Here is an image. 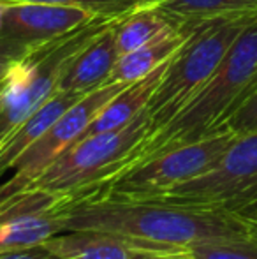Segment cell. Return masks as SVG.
Instances as JSON below:
<instances>
[{"instance_id": "cell-1", "label": "cell", "mask_w": 257, "mask_h": 259, "mask_svg": "<svg viewBox=\"0 0 257 259\" xmlns=\"http://www.w3.org/2000/svg\"><path fill=\"white\" fill-rule=\"evenodd\" d=\"M62 231L108 233L134 249H185L257 235V215L182 203L72 196L60 210Z\"/></svg>"}, {"instance_id": "cell-2", "label": "cell", "mask_w": 257, "mask_h": 259, "mask_svg": "<svg viewBox=\"0 0 257 259\" xmlns=\"http://www.w3.org/2000/svg\"><path fill=\"white\" fill-rule=\"evenodd\" d=\"M255 89L257 18L234 41L204 87L164 127L143 138L122 171L146 162L162 152L202 140L224 129V123L231 113Z\"/></svg>"}, {"instance_id": "cell-3", "label": "cell", "mask_w": 257, "mask_h": 259, "mask_svg": "<svg viewBox=\"0 0 257 259\" xmlns=\"http://www.w3.org/2000/svg\"><path fill=\"white\" fill-rule=\"evenodd\" d=\"M255 18L257 13L199 21L189 41L171 58L146 106L150 115L148 134L164 127L204 87L234 41Z\"/></svg>"}, {"instance_id": "cell-4", "label": "cell", "mask_w": 257, "mask_h": 259, "mask_svg": "<svg viewBox=\"0 0 257 259\" xmlns=\"http://www.w3.org/2000/svg\"><path fill=\"white\" fill-rule=\"evenodd\" d=\"M122 18H93L76 30L14 58L0 79V145L59 90L65 65L106 27Z\"/></svg>"}, {"instance_id": "cell-5", "label": "cell", "mask_w": 257, "mask_h": 259, "mask_svg": "<svg viewBox=\"0 0 257 259\" xmlns=\"http://www.w3.org/2000/svg\"><path fill=\"white\" fill-rule=\"evenodd\" d=\"M148 131L150 115L144 109L120 129L81 138L57 157L28 187L55 194H83L120 173Z\"/></svg>"}, {"instance_id": "cell-6", "label": "cell", "mask_w": 257, "mask_h": 259, "mask_svg": "<svg viewBox=\"0 0 257 259\" xmlns=\"http://www.w3.org/2000/svg\"><path fill=\"white\" fill-rule=\"evenodd\" d=\"M234 140L236 134L220 129L202 140L162 152L78 196H99L127 201L155 199L206 173Z\"/></svg>"}, {"instance_id": "cell-7", "label": "cell", "mask_w": 257, "mask_h": 259, "mask_svg": "<svg viewBox=\"0 0 257 259\" xmlns=\"http://www.w3.org/2000/svg\"><path fill=\"white\" fill-rule=\"evenodd\" d=\"M155 199L257 215V131L236 136L206 173Z\"/></svg>"}, {"instance_id": "cell-8", "label": "cell", "mask_w": 257, "mask_h": 259, "mask_svg": "<svg viewBox=\"0 0 257 259\" xmlns=\"http://www.w3.org/2000/svg\"><path fill=\"white\" fill-rule=\"evenodd\" d=\"M129 83H104L85 94L14 164V175L0 185V196H9L27 189L53 160L81 138L86 127L120 90Z\"/></svg>"}, {"instance_id": "cell-9", "label": "cell", "mask_w": 257, "mask_h": 259, "mask_svg": "<svg viewBox=\"0 0 257 259\" xmlns=\"http://www.w3.org/2000/svg\"><path fill=\"white\" fill-rule=\"evenodd\" d=\"M0 53L11 60L62 37L93 20V14L76 7L32 2H4Z\"/></svg>"}, {"instance_id": "cell-10", "label": "cell", "mask_w": 257, "mask_h": 259, "mask_svg": "<svg viewBox=\"0 0 257 259\" xmlns=\"http://www.w3.org/2000/svg\"><path fill=\"white\" fill-rule=\"evenodd\" d=\"M71 198L32 187L0 196V252L42 245L62 233L60 210Z\"/></svg>"}, {"instance_id": "cell-11", "label": "cell", "mask_w": 257, "mask_h": 259, "mask_svg": "<svg viewBox=\"0 0 257 259\" xmlns=\"http://www.w3.org/2000/svg\"><path fill=\"white\" fill-rule=\"evenodd\" d=\"M118 21L99 32L69 60L60 76L59 90L88 94L97 87L108 83V78L120 57L117 50V39H115V28Z\"/></svg>"}, {"instance_id": "cell-12", "label": "cell", "mask_w": 257, "mask_h": 259, "mask_svg": "<svg viewBox=\"0 0 257 259\" xmlns=\"http://www.w3.org/2000/svg\"><path fill=\"white\" fill-rule=\"evenodd\" d=\"M199 21L182 20V25H178L176 28L159 35L157 39L134 50V52L118 57L117 64L108 78V83H132L150 74L159 65H162L166 60H169L180 52V48L192 35Z\"/></svg>"}, {"instance_id": "cell-13", "label": "cell", "mask_w": 257, "mask_h": 259, "mask_svg": "<svg viewBox=\"0 0 257 259\" xmlns=\"http://www.w3.org/2000/svg\"><path fill=\"white\" fill-rule=\"evenodd\" d=\"M85 94L64 92L57 90L44 104H41L14 133L4 140L0 145V177L13 169L16 160L20 159L49 127L57 118L64 115L74 103H78Z\"/></svg>"}, {"instance_id": "cell-14", "label": "cell", "mask_w": 257, "mask_h": 259, "mask_svg": "<svg viewBox=\"0 0 257 259\" xmlns=\"http://www.w3.org/2000/svg\"><path fill=\"white\" fill-rule=\"evenodd\" d=\"M171 58L166 60L162 65H159L155 71H151L150 74H146L144 78L129 83L124 90H120L110 103L100 109L99 115L92 120V123H90L85 129V133L81 134V138L117 131V129H120V127L127 125L129 122H132L141 111H144L148 103H150L151 96H153L155 89H157L159 81H161L162 74H164V71L168 69ZM81 138H79V140H81Z\"/></svg>"}, {"instance_id": "cell-15", "label": "cell", "mask_w": 257, "mask_h": 259, "mask_svg": "<svg viewBox=\"0 0 257 259\" xmlns=\"http://www.w3.org/2000/svg\"><path fill=\"white\" fill-rule=\"evenodd\" d=\"M42 245L57 259H132L134 247L99 231H62Z\"/></svg>"}, {"instance_id": "cell-16", "label": "cell", "mask_w": 257, "mask_h": 259, "mask_svg": "<svg viewBox=\"0 0 257 259\" xmlns=\"http://www.w3.org/2000/svg\"><path fill=\"white\" fill-rule=\"evenodd\" d=\"M178 25H182V20L169 16L157 6L134 11L124 20L118 21L117 28H115L118 55L122 57L125 53L134 52V50L157 39L159 35L176 28Z\"/></svg>"}, {"instance_id": "cell-17", "label": "cell", "mask_w": 257, "mask_h": 259, "mask_svg": "<svg viewBox=\"0 0 257 259\" xmlns=\"http://www.w3.org/2000/svg\"><path fill=\"white\" fill-rule=\"evenodd\" d=\"M159 9L176 20H210L257 13V0H159Z\"/></svg>"}, {"instance_id": "cell-18", "label": "cell", "mask_w": 257, "mask_h": 259, "mask_svg": "<svg viewBox=\"0 0 257 259\" xmlns=\"http://www.w3.org/2000/svg\"><path fill=\"white\" fill-rule=\"evenodd\" d=\"M0 2H32L76 7L100 18H125L143 7L157 6L159 0H0Z\"/></svg>"}, {"instance_id": "cell-19", "label": "cell", "mask_w": 257, "mask_h": 259, "mask_svg": "<svg viewBox=\"0 0 257 259\" xmlns=\"http://www.w3.org/2000/svg\"><path fill=\"white\" fill-rule=\"evenodd\" d=\"M195 259H257V235L229 242L202 243L192 249Z\"/></svg>"}, {"instance_id": "cell-20", "label": "cell", "mask_w": 257, "mask_h": 259, "mask_svg": "<svg viewBox=\"0 0 257 259\" xmlns=\"http://www.w3.org/2000/svg\"><path fill=\"white\" fill-rule=\"evenodd\" d=\"M224 129L231 131L236 136L257 131V89L231 113L224 123Z\"/></svg>"}, {"instance_id": "cell-21", "label": "cell", "mask_w": 257, "mask_h": 259, "mask_svg": "<svg viewBox=\"0 0 257 259\" xmlns=\"http://www.w3.org/2000/svg\"><path fill=\"white\" fill-rule=\"evenodd\" d=\"M132 259H195V256L185 249H134Z\"/></svg>"}, {"instance_id": "cell-22", "label": "cell", "mask_w": 257, "mask_h": 259, "mask_svg": "<svg viewBox=\"0 0 257 259\" xmlns=\"http://www.w3.org/2000/svg\"><path fill=\"white\" fill-rule=\"evenodd\" d=\"M0 259H57V257L44 245H35V247H25V249L2 250L0 252Z\"/></svg>"}, {"instance_id": "cell-23", "label": "cell", "mask_w": 257, "mask_h": 259, "mask_svg": "<svg viewBox=\"0 0 257 259\" xmlns=\"http://www.w3.org/2000/svg\"><path fill=\"white\" fill-rule=\"evenodd\" d=\"M11 62H13V60H11L9 57H6V55L0 53V78H2L4 72L7 71V67H9V65H11Z\"/></svg>"}, {"instance_id": "cell-24", "label": "cell", "mask_w": 257, "mask_h": 259, "mask_svg": "<svg viewBox=\"0 0 257 259\" xmlns=\"http://www.w3.org/2000/svg\"><path fill=\"white\" fill-rule=\"evenodd\" d=\"M4 11H6V4L0 2V28H2V20H4Z\"/></svg>"}, {"instance_id": "cell-25", "label": "cell", "mask_w": 257, "mask_h": 259, "mask_svg": "<svg viewBox=\"0 0 257 259\" xmlns=\"http://www.w3.org/2000/svg\"><path fill=\"white\" fill-rule=\"evenodd\" d=\"M0 79H2V78H0Z\"/></svg>"}]
</instances>
